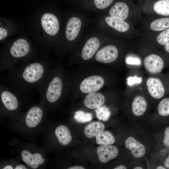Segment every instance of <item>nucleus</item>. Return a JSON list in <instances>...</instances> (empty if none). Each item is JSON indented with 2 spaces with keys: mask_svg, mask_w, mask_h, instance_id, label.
I'll list each match as a JSON object with an SVG mask.
<instances>
[{
  "mask_svg": "<svg viewBox=\"0 0 169 169\" xmlns=\"http://www.w3.org/2000/svg\"><path fill=\"white\" fill-rule=\"evenodd\" d=\"M9 70V88L21 94L37 86L49 71V66L38 62L16 66Z\"/></svg>",
  "mask_w": 169,
  "mask_h": 169,
  "instance_id": "nucleus-1",
  "label": "nucleus"
},
{
  "mask_svg": "<svg viewBox=\"0 0 169 169\" xmlns=\"http://www.w3.org/2000/svg\"><path fill=\"white\" fill-rule=\"evenodd\" d=\"M62 79L49 71L45 78L37 86L41 103L47 108L57 102L62 95L63 88Z\"/></svg>",
  "mask_w": 169,
  "mask_h": 169,
  "instance_id": "nucleus-2",
  "label": "nucleus"
},
{
  "mask_svg": "<svg viewBox=\"0 0 169 169\" xmlns=\"http://www.w3.org/2000/svg\"><path fill=\"white\" fill-rule=\"evenodd\" d=\"M141 9L137 6L123 2L115 3L110 9V16L125 21L135 27L139 24L142 16Z\"/></svg>",
  "mask_w": 169,
  "mask_h": 169,
  "instance_id": "nucleus-3",
  "label": "nucleus"
},
{
  "mask_svg": "<svg viewBox=\"0 0 169 169\" xmlns=\"http://www.w3.org/2000/svg\"><path fill=\"white\" fill-rule=\"evenodd\" d=\"M19 93L1 84V110L3 113L10 115H18L21 106Z\"/></svg>",
  "mask_w": 169,
  "mask_h": 169,
  "instance_id": "nucleus-4",
  "label": "nucleus"
},
{
  "mask_svg": "<svg viewBox=\"0 0 169 169\" xmlns=\"http://www.w3.org/2000/svg\"><path fill=\"white\" fill-rule=\"evenodd\" d=\"M142 18L140 31L158 32L169 28V17L158 18L157 15H147Z\"/></svg>",
  "mask_w": 169,
  "mask_h": 169,
  "instance_id": "nucleus-5",
  "label": "nucleus"
},
{
  "mask_svg": "<svg viewBox=\"0 0 169 169\" xmlns=\"http://www.w3.org/2000/svg\"><path fill=\"white\" fill-rule=\"evenodd\" d=\"M46 108L41 103L29 108L23 115L25 126L30 129H33L38 127L44 118Z\"/></svg>",
  "mask_w": 169,
  "mask_h": 169,
  "instance_id": "nucleus-6",
  "label": "nucleus"
},
{
  "mask_svg": "<svg viewBox=\"0 0 169 169\" xmlns=\"http://www.w3.org/2000/svg\"><path fill=\"white\" fill-rule=\"evenodd\" d=\"M30 47L28 43L25 40L19 39L16 40L11 47L9 52L11 58L3 65L0 66L2 67L11 58H13L8 64L6 70H10L15 66L18 63V61L26 56L29 53Z\"/></svg>",
  "mask_w": 169,
  "mask_h": 169,
  "instance_id": "nucleus-7",
  "label": "nucleus"
},
{
  "mask_svg": "<svg viewBox=\"0 0 169 169\" xmlns=\"http://www.w3.org/2000/svg\"><path fill=\"white\" fill-rule=\"evenodd\" d=\"M141 9L146 15L169 16V0H158L150 5H144Z\"/></svg>",
  "mask_w": 169,
  "mask_h": 169,
  "instance_id": "nucleus-8",
  "label": "nucleus"
},
{
  "mask_svg": "<svg viewBox=\"0 0 169 169\" xmlns=\"http://www.w3.org/2000/svg\"><path fill=\"white\" fill-rule=\"evenodd\" d=\"M143 65L146 70L152 74H157L162 70L164 61L161 56L157 54L151 53L144 57Z\"/></svg>",
  "mask_w": 169,
  "mask_h": 169,
  "instance_id": "nucleus-9",
  "label": "nucleus"
},
{
  "mask_svg": "<svg viewBox=\"0 0 169 169\" xmlns=\"http://www.w3.org/2000/svg\"><path fill=\"white\" fill-rule=\"evenodd\" d=\"M20 155L22 161L29 167L36 169L44 165L45 160L39 152L31 151L29 149H23Z\"/></svg>",
  "mask_w": 169,
  "mask_h": 169,
  "instance_id": "nucleus-10",
  "label": "nucleus"
},
{
  "mask_svg": "<svg viewBox=\"0 0 169 169\" xmlns=\"http://www.w3.org/2000/svg\"><path fill=\"white\" fill-rule=\"evenodd\" d=\"M104 80L99 76L93 75L88 77L81 82L79 88L82 92L85 94L95 92L103 86Z\"/></svg>",
  "mask_w": 169,
  "mask_h": 169,
  "instance_id": "nucleus-11",
  "label": "nucleus"
},
{
  "mask_svg": "<svg viewBox=\"0 0 169 169\" xmlns=\"http://www.w3.org/2000/svg\"><path fill=\"white\" fill-rule=\"evenodd\" d=\"M119 55V51L115 46L109 45L103 47L97 53L95 59L102 63H108L115 61Z\"/></svg>",
  "mask_w": 169,
  "mask_h": 169,
  "instance_id": "nucleus-12",
  "label": "nucleus"
},
{
  "mask_svg": "<svg viewBox=\"0 0 169 169\" xmlns=\"http://www.w3.org/2000/svg\"><path fill=\"white\" fill-rule=\"evenodd\" d=\"M146 86L150 95L153 98L160 99L164 95L165 89L161 80L154 77L149 78L147 80Z\"/></svg>",
  "mask_w": 169,
  "mask_h": 169,
  "instance_id": "nucleus-13",
  "label": "nucleus"
},
{
  "mask_svg": "<svg viewBox=\"0 0 169 169\" xmlns=\"http://www.w3.org/2000/svg\"><path fill=\"white\" fill-rule=\"evenodd\" d=\"M42 27L45 31L50 35L56 34L59 30V23L54 15L47 13L44 14L41 19Z\"/></svg>",
  "mask_w": 169,
  "mask_h": 169,
  "instance_id": "nucleus-14",
  "label": "nucleus"
},
{
  "mask_svg": "<svg viewBox=\"0 0 169 169\" xmlns=\"http://www.w3.org/2000/svg\"><path fill=\"white\" fill-rule=\"evenodd\" d=\"M97 152L99 161L102 163H106L117 156L118 150L114 146L104 145L99 146Z\"/></svg>",
  "mask_w": 169,
  "mask_h": 169,
  "instance_id": "nucleus-15",
  "label": "nucleus"
},
{
  "mask_svg": "<svg viewBox=\"0 0 169 169\" xmlns=\"http://www.w3.org/2000/svg\"><path fill=\"white\" fill-rule=\"evenodd\" d=\"M125 145L135 158H141L145 154L146 149L144 145L133 137H128L125 141Z\"/></svg>",
  "mask_w": 169,
  "mask_h": 169,
  "instance_id": "nucleus-16",
  "label": "nucleus"
},
{
  "mask_svg": "<svg viewBox=\"0 0 169 169\" xmlns=\"http://www.w3.org/2000/svg\"><path fill=\"white\" fill-rule=\"evenodd\" d=\"M81 26V20L77 17H73L69 20L65 30L66 36L68 40L72 41L75 39L79 34Z\"/></svg>",
  "mask_w": 169,
  "mask_h": 169,
  "instance_id": "nucleus-17",
  "label": "nucleus"
},
{
  "mask_svg": "<svg viewBox=\"0 0 169 169\" xmlns=\"http://www.w3.org/2000/svg\"><path fill=\"white\" fill-rule=\"evenodd\" d=\"M100 43L97 38L93 37L89 39L82 49L81 55L83 59L86 60L92 58L97 50Z\"/></svg>",
  "mask_w": 169,
  "mask_h": 169,
  "instance_id": "nucleus-18",
  "label": "nucleus"
},
{
  "mask_svg": "<svg viewBox=\"0 0 169 169\" xmlns=\"http://www.w3.org/2000/svg\"><path fill=\"white\" fill-rule=\"evenodd\" d=\"M105 98L100 93L93 92L89 94L85 98L84 105L90 109H94L102 106L105 103Z\"/></svg>",
  "mask_w": 169,
  "mask_h": 169,
  "instance_id": "nucleus-19",
  "label": "nucleus"
},
{
  "mask_svg": "<svg viewBox=\"0 0 169 169\" xmlns=\"http://www.w3.org/2000/svg\"><path fill=\"white\" fill-rule=\"evenodd\" d=\"M54 134L59 142L62 145L67 146L71 141L70 132L69 128L64 125H61L57 127Z\"/></svg>",
  "mask_w": 169,
  "mask_h": 169,
  "instance_id": "nucleus-20",
  "label": "nucleus"
},
{
  "mask_svg": "<svg viewBox=\"0 0 169 169\" xmlns=\"http://www.w3.org/2000/svg\"><path fill=\"white\" fill-rule=\"evenodd\" d=\"M105 128L104 124L101 122L96 121L90 123L84 129L85 136L89 138H93L104 131Z\"/></svg>",
  "mask_w": 169,
  "mask_h": 169,
  "instance_id": "nucleus-21",
  "label": "nucleus"
},
{
  "mask_svg": "<svg viewBox=\"0 0 169 169\" xmlns=\"http://www.w3.org/2000/svg\"><path fill=\"white\" fill-rule=\"evenodd\" d=\"M147 107V102L143 97L138 95L134 98L132 104V110L135 116L142 115L146 111Z\"/></svg>",
  "mask_w": 169,
  "mask_h": 169,
  "instance_id": "nucleus-22",
  "label": "nucleus"
},
{
  "mask_svg": "<svg viewBox=\"0 0 169 169\" xmlns=\"http://www.w3.org/2000/svg\"><path fill=\"white\" fill-rule=\"evenodd\" d=\"M96 143L99 145H112L115 142L112 134L107 131H103L95 136Z\"/></svg>",
  "mask_w": 169,
  "mask_h": 169,
  "instance_id": "nucleus-23",
  "label": "nucleus"
},
{
  "mask_svg": "<svg viewBox=\"0 0 169 169\" xmlns=\"http://www.w3.org/2000/svg\"><path fill=\"white\" fill-rule=\"evenodd\" d=\"M95 111L97 119L103 121H107L111 114L109 108L105 106H101L95 108Z\"/></svg>",
  "mask_w": 169,
  "mask_h": 169,
  "instance_id": "nucleus-24",
  "label": "nucleus"
},
{
  "mask_svg": "<svg viewBox=\"0 0 169 169\" xmlns=\"http://www.w3.org/2000/svg\"><path fill=\"white\" fill-rule=\"evenodd\" d=\"M74 118L75 120L79 123H85L90 121L93 118L92 114L79 110L75 112Z\"/></svg>",
  "mask_w": 169,
  "mask_h": 169,
  "instance_id": "nucleus-25",
  "label": "nucleus"
},
{
  "mask_svg": "<svg viewBox=\"0 0 169 169\" xmlns=\"http://www.w3.org/2000/svg\"><path fill=\"white\" fill-rule=\"evenodd\" d=\"M157 109L160 115L163 116L169 115V98H165L161 100Z\"/></svg>",
  "mask_w": 169,
  "mask_h": 169,
  "instance_id": "nucleus-26",
  "label": "nucleus"
},
{
  "mask_svg": "<svg viewBox=\"0 0 169 169\" xmlns=\"http://www.w3.org/2000/svg\"><path fill=\"white\" fill-rule=\"evenodd\" d=\"M114 0H94V3L98 9H103L109 6Z\"/></svg>",
  "mask_w": 169,
  "mask_h": 169,
  "instance_id": "nucleus-27",
  "label": "nucleus"
},
{
  "mask_svg": "<svg viewBox=\"0 0 169 169\" xmlns=\"http://www.w3.org/2000/svg\"><path fill=\"white\" fill-rule=\"evenodd\" d=\"M163 143L165 146L169 147V126L167 127L165 130Z\"/></svg>",
  "mask_w": 169,
  "mask_h": 169,
  "instance_id": "nucleus-28",
  "label": "nucleus"
},
{
  "mask_svg": "<svg viewBox=\"0 0 169 169\" xmlns=\"http://www.w3.org/2000/svg\"><path fill=\"white\" fill-rule=\"evenodd\" d=\"M126 62L129 64H137L140 63V60L137 58H134L129 57L127 59Z\"/></svg>",
  "mask_w": 169,
  "mask_h": 169,
  "instance_id": "nucleus-29",
  "label": "nucleus"
},
{
  "mask_svg": "<svg viewBox=\"0 0 169 169\" xmlns=\"http://www.w3.org/2000/svg\"><path fill=\"white\" fill-rule=\"evenodd\" d=\"M7 31L4 28L0 27V40H1L5 38L7 36Z\"/></svg>",
  "mask_w": 169,
  "mask_h": 169,
  "instance_id": "nucleus-30",
  "label": "nucleus"
},
{
  "mask_svg": "<svg viewBox=\"0 0 169 169\" xmlns=\"http://www.w3.org/2000/svg\"><path fill=\"white\" fill-rule=\"evenodd\" d=\"M27 167L25 165L22 164H18L16 165L14 169H26Z\"/></svg>",
  "mask_w": 169,
  "mask_h": 169,
  "instance_id": "nucleus-31",
  "label": "nucleus"
},
{
  "mask_svg": "<svg viewBox=\"0 0 169 169\" xmlns=\"http://www.w3.org/2000/svg\"><path fill=\"white\" fill-rule=\"evenodd\" d=\"M164 165L166 168L169 169V155L165 160Z\"/></svg>",
  "mask_w": 169,
  "mask_h": 169,
  "instance_id": "nucleus-32",
  "label": "nucleus"
},
{
  "mask_svg": "<svg viewBox=\"0 0 169 169\" xmlns=\"http://www.w3.org/2000/svg\"><path fill=\"white\" fill-rule=\"evenodd\" d=\"M14 167L11 164L7 165L1 168L3 169H14Z\"/></svg>",
  "mask_w": 169,
  "mask_h": 169,
  "instance_id": "nucleus-33",
  "label": "nucleus"
},
{
  "mask_svg": "<svg viewBox=\"0 0 169 169\" xmlns=\"http://www.w3.org/2000/svg\"><path fill=\"white\" fill-rule=\"evenodd\" d=\"M68 169H84L85 168L81 166H75L69 167Z\"/></svg>",
  "mask_w": 169,
  "mask_h": 169,
  "instance_id": "nucleus-34",
  "label": "nucleus"
},
{
  "mask_svg": "<svg viewBox=\"0 0 169 169\" xmlns=\"http://www.w3.org/2000/svg\"><path fill=\"white\" fill-rule=\"evenodd\" d=\"M164 49L166 52L169 53V41L165 45Z\"/></svg>",
  "mask_w": 169,
  "mask_h": 169,
  "instance_id": "nucleus-35",
  "label": "nucleus"
},
{
  "mask_svg": "<svg viewBox=\"0 0 169 169\" xmlns=\"http://www.w3.org/2000/svg\"><path fill=\"white\" fill-rule=\"evenodd\" d=\"M114 169H126V167L124 165H119L115 167Z\"/></svg>",
  "mask_w": 169,
  "mask_h": 169,
  "instance_id": "nucleus-36",
  "label": "nucleus"
},
{
  "mask_svg": "<svg viewBox=\"0 0 169 169\" xmlns=\"http://www.w3.org/2000/svg\"><path fill=\"white\" fill-rule=\"evenodd\" d=\"M156 169H166V168L165 167L163 166H158L157 167Z\"/></svg>",
  "mask_w": 169,
  "mask_h": 169,
  "instance_id": "nucleus-37",
  "label": "nucleus"
},
{
  "mask_svg": "<svg viewBox=\"0 0 169 169\" xmlns=\"http://www.w3.org/2000/svg\"><path fill=\"white\" fill-rule=\"evenodd\" d=\"M133 169H142L143 168L141 167L137 166L135 167Z\"/></svg>",
  "mask_w": 169,
  "mask_h": 169,
  "instance_id": "nucleus-38",
  "label": "nucleus"
}]
</instances>
